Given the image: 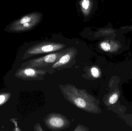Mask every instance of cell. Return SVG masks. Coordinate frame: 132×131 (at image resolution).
<instances>
[{"label": "cell", "mask_w": 132, "mask_h": 131, "mask_svg": "<svg viewBox=\"0 0 132 131\" xmlns=\"http://www.w3.org/2000/svg\"><path fill=\"white\" fill-rule=\"evenodd\" d=\"M59 87L63 97L75 106L88 113L97 112L96 99L84 89H79L68 84L60 85Z\"/></svg>", "instance_id": "obj_1"}, {"label": "cell", "mask_w": 132, "mask_h": 131, "mask_svg": "<svg viewBox=\"0 0 132 131\" xmlns=\"http://www.w3.org/2000/svg\"><path fill=\"white\" fill-rule=\"evenodd\" d=\"M44 121L46 127L52 130H62L70 125V122L68 118L59 113L49 114L44 118Z\"/></svg>", "instance_id": "obj_2"}, {"label": "cell", "mask_w": 132, "mask_h": 131, "mask_svg": "<svg viewBox=\"0 0 132 131\" xmlns=\"http://www.w3.org/2000/svg\"><path fill=\"white\" fill-rule=\"evenodd\" d=\"M65 45L60 43L45 42L40 43L30 48L28 54L31 55H36L55 52L63 49Z\"/></svg>", "instance_id": "obj_3"}, {"label": "cell", "mask_w": 132, "mask_h": 131, "mask_svg": "<svg viewBox=\"0 0 132 131\" xmlns=\"http://www.w3.org/2000/svg\"><path fill=\"white\" fill-rule=\"evenodd\" d=\"M65 51L66 50H65L62 51L51 53L33 59L29 62V65L30 67L35 68H41L50 66L57 61Z\"/></svg>", "instance_id": "obj_4"}, {"label": "cell", "mask_w": 132, "mask_h": 131, "mask_svg": "<svg viewBox=\"0 0 132 131\" xmlns=\"http://www.w3.org/2000/svg\"><path fill=\"white\" fill-rule=\"evenodd\" d=\"M77 54V51L75 48L66 49L65 52L58 61L49 67L52 69L55 70H60L69 67L70 65H72L73 62L75 61Z\"/></svg>", "instance_id": "obj_5"}, {"label": "cell", "mask_w": 132, "mask_h": 131, "mask_svg": "<svg viewBox=\"0 0 132 131\" xmlns=\"http://www.w3.org/2000/svg\"><path fill=\"white\" fill-rule=\"evenodd\" d=\"M81 11L85 15H87L89 13L91 6L90 0H82L80 2Z\"/></svg>", "instance_id": "obj_6"}, {"label": "cell", "mask_w": 132, "mask_h": 131, "mask_svg": "<svg viewBox=\"0 0 132 131\" xmlns=\"http://www.w3.org/2000/svg\"><path fill=\"white\" fill-rule=\"evenodd\" d=\"M90 74L94 78H98L100 75V72L99 69L96 67H92L90 68Z\"/></svg>", "instance_id": "obj_7"}, {"label": "cell", "mask_w": 132, "mask_h": 131, "mask_svg": "<svg viewBox=\"0 0 132 131\" xmlns=\"http://www.w3.org/2000/svg\"><path fill=\"white\" fill-rule=\"evenodd\" d=\"M100 45L101 48L104 51H109L111 49V45L107 42H102L100 44Z\"/></svg>", "instance_id": "obj_8"}, {"label": "cell", "mask_w": 132, "mask_h": 131, "mask_svg": "<svg viewBox=\"0 0 132 131\" xmlns=\"http://www.w3.org/2000/svg\"><path fill=\"white\" fill-rule=\"evenodd\" d=\"M118 98V96L116 94H114L112 95L109 99V102L110 104H115L117 102Z\"/></svg>", "instance_id": "obj_9"}, {"label": "cell", "mask_w": 132, "mask_h": 131, "mask_svg": "<svg viewBox=\"0 0 132 131\" xmlns=\"http://www.w3.org/2000/svg\"><path fill=\"white\" fill-rule=\"evenodd\" d=\"M74 131H89V129L88 128L86 127L84 125H78L76 127V128L74 130Z\"/></svg>", "instance_id": "obj_10"}, {"label": "cell", "mask_w": 132, "mask_h": 131, "mask_svg": "<svg viewBox=\"0 0 132 131\" xmlns=\"http://www.w3.org/2000/svg\"><path fill=\"white\" fill-rule=\"evenodd\" d=\"M35 130L36 131H44V130L42 128V127H41V125H40L39 124H38L36 125V127H35Z\"/></svg>", "instance_id": "obj_11"}, {"label": "cell", "mask_w": 132, "mask_h": 131, "mask_svg": "<svg viewBox=\"0 0 132 131\" xmlns=\"http://www.w3.org/2000/svg\"><path fill=\"white\" fill-rule=\"evenodd\" d=\"M5 99V98L4 96H3V95L0 96V104H1L4 101Z\"/></svg>", "instance_id": "obj_12"}, {"label": "cell", "mask_w": 132, "mask_h": 131, "mask_svg": "<svg viewBox=\"0 0 132 131\" xmlns=\"http://www.w3.org/2000/svg\"><path fill=\"white\" fill-rule=\"evenodd\" d=\"M131 28H132V27Z\"/></svg>", "instance_id": "obj_13"}]
</instances>
